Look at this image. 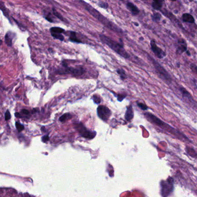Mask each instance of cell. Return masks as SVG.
I'll return each mask as SVG.
<instances>
[{
	"label": "cell",
	"mask_w": 197,
	"mask_h": 197,
	"mask_svg": "<svg viewBox=\"0 0 197 197\" xmlns=\"http://www.w3.org/2000/svg\"><path fill=\"white\" fill-rule=\"evenodd\" d=\"M81 2L83 4L85 9L95 18L97 19L104 26H105L108 29L115 32L122 33V30L119 27L116 26L112 22H110L109 20H108L104 16H103L99 12H98L96 9L93 8L92 6H91L90 5H89L88 4H87L84 1H81Z\"/></svg>",
	"instance_id": "cell-1"
},
{
	"label": "cell",
	"mask_w": 197,
	"mask_h": 197,
	"mask_svg": "<svg viewBox=\"0 0 197 197\" xmlns=\"http://www.w3.org/2000/svg\"><path fill=\"white\" fill-rule=\"evenodd\" d=\"M99 37L103 43H105V45H107L108 47H110L114 52L117 53L120 56L125 58H130V56L129 54L125 51V49L123 48V42L122 40H120V42L118 43L111 39L108 37L105 36V35L101 34L99 35Z\"/></svg>",
	"instance_id": "cell-2"
},
{
	"label": "cell",
	"mask_w": 197,
	"mask_h": 197,
	"mask_svg": "<svg viewBox=\"0 0 197 197\" xmlns=\"http://www.w3.org/2000/svg\"><path fill=\"white\" fill-rule=\"evenodd\" d=\"M161 195L163 197H167L173 191V184L171 178H168L165 181H162L161 183Z\"/></svg>",
	"instance_id": "cell-3"
},
{
	"label": "cell",
	"mask_w": 197,
	"mask_h": 197,
	"mask_svg": "<svg viewBox=\"0 0 197 197\" xmlns=\"http://www.w3.org/2000/svg\"><path fill=\"white\" fill-rule=\"evenodd\" d=\"M75 128H76V130L80 132L81 135L82 136L85 138L91 139L93 138L96 134L95 131H91L88 130L84 126V125L81 123H75Z\"/></svg>",
	"instance_id": "cell-4"
},
{
	"label": "cell",
	"mask_w": 197,
	"mask_h": 197,
	"mask_svg": "<svg viewBox=\"0 0 197 197\" xmlns=\"http://www.w3.org/2000/svg\"><path fill=\"white\" fill-rule=\"evenodd\" d=\"M97 113L99 118L105 121H107L111 115V111L110 109L104 105H100L98 106Z\"/></svg>",
	"instance_id": "cell-5"
},
{
	"label": "cell",
	"mask_w": 197,
	"mask_h": 197,
	"mask_svg": "<svg viewBox=\"0 0 197 197\" xmlns=\"http://www.w3.org/2000/svg\"><path fill=\"white\" fill-rule=\"evenodd\" d=\"M146 118L150 121V122H152V123L157 125L158 126H159L160 127H161L162 128H164V129H167V127H168L169 126H168V124H165L164 122H163V121H161L160 119L158 118L156 116H155V115L150 113H145L144 114Z\"/></svg>",
	"instance_id": "cell-6"
},
{
	"label": "cell",
	"mask_w": 197,
	"mask_h": 197,
	"mask_svg": "<svg viewBox=\"0 0 197 197\" xmlns=\"http://www.w3.org/2000/svg\"><path fill=\"white\" fill-rule=\"evenodd\" d=\"M152 61L153 62V64L155 67V69L158 72V74L160 75V76L164 79L165 80H170L171 79L170 75H168V74L167 72V71L165 70V69L160 66L158 62H156L155 60H153V58H151Z\"/></svg>",
	"instance_id": "cell-7"
},
{
	"label": "cell",
	"mask_w": 197,
	"mask_h": 197,
	"mask_svg": "<svg viewBox=\"0 0 197 197\" xmlns=\"http://www.w3.org/2000/svg\"><path fill=\"white\" fill-rule=\"evenodd\" d=\"M150 46L153 52L154 53V54L158 58H163L166 56L165 53L164 52L161 48L158 47L154 40H151Z\"/></svg>",
	"instance_id": "cell-8"
},
{
	"label": "cell",
	"mask_w": 197,
	"mask_h": 197,
	"mask_svg": "<svg viewBox=\"0 0 197 197\" xmlns=\"http://www.w3.org/2000/svg\"><path fill=\"white\" fill-rule=\"evenodd\" d=\"M64 73L65 74H72L76 76H80L82 75L85 70L82 67L79 68H73V67H69L68 66L65 67V69H64Z\"/></svg>",
	"instance_id": "cell-9"
},
{
	"label": "cell",
	"mask_w": 197,
	"mask_h": 197,
	"mask_svg": "<svg viewBox=\"0 0 197 197\" xmlns=\"http://www.w3.org/2000/svg\"><path fill=\"white\" fill-rule=\"evenodd\" d=\"M187 44L184 40L181 39L178 40V43L176 49V54H182L183 53L187 51Z\"/></svg>",
	"instance_id": "cell-10"
},
{
	"label": "cell",
	"mask_w": 197,
	"mask_h": 197,
	"mask_svg": "<svg viewBox=\"0 0 197 197\" xmlns=\"http://www.w3.org/2000/svg\"><path fill=\"white\" fill-rule=\"evenodd\" d=\"M126 6L129 11L132 13L133 15H137L138 13H140V10L137 8V6H135L134 4L130 2H128L126 4Z\"/></svg>",
	"instance_id": "cell-11"
},
{
	"label": "cell",
	"mask_w": 197,
	"mask_h": 197,
	"mask_svg": "<svg viewBox=\"0 0 197 197\" xmlns=\"http://www.w3.org/2000/svg\"><path fill=\"white\" fill-rule=\"evenodd\" d=\"M134 118V112L131 105H129L127 107L126 112L125 113V118L127 121H130Z\"/></svg>",
	"instance_id": "cell-12"
},
{
	"label": "cell",
	"mask_w": 197,
	"mask_h": 197,
	"mask_svg": "<svg viewBox=\"0 0 197 197\" xmlns=\"http://www.w3.org/2000/svg\"><path fill=\"white\" fill-rule=\"evenodd\" d=\"M14 34L12 32H8L5 37V40L6 45L8 46H11L12 45V40Z\"/></svg>",
	"instance_id": "cell-13"
},
{
	"label": "cell",
	"mask_w": 197,
	"mask_h": 197,
	"mask_svg": "<svg viewBox=\"0 0 197 197\" xmlns=\"http://www.w3.org/2000/svg\"><path fill=\"white\" fill-rule=\"evenodd\" d=\"M182 20L184 22L189 23H194V18L193 16L189 14V13H186L183 14L182 15Z\"/></svg>",
	"instance_id": "cell-14"
},
{
	"label": "cell",
	"mask_w": 197,
	"mask_h": 197,
	"mask_svg": "<svg viewBox=\"0 0 197 197\" xmlns=\"http://www.w3.org/2000/svg\"><path fill=\"white\" fill-rule=\"evenodd\" d=\"M163 2H164L163 1H160V0L154 1H153L152 4V6L155 10H157V11L160 10L163 6Z\"/></svg>",
	"instance_id": "cell-15"
},
{
	"label": "cell",
	"mask_w": 197,
	"mask_h": 197,
	"mask_svg": "<svg viewBox=\"0 0 197 197\" xmlns=\"http://www.w3.org/2000/svg\"><path fill=\"white\" fill-rule=\"evenodd\" d=\"M70 37H69V40L71 42L77 43H81V41L80 40H79L77 38V37H76V33L75 32H73V31L70 32Z\"/></svg>",
	"instance_id": "cell-16"
},
{
	"label": "cell",
	"mask_w": 197,
	"mask_h": 197,
	"mask_svg": "<svg viewBox=\"0 0 197 197\" xmlns=\"http://www.w3.org/2000/svg\"><path fill=\"white\" fill-rule=\"evenodd\" d=\"M50 32L51 34H61L62 33L65 32V30L60 28V27H52L50 28Z\"/></svg>",
	"instance_id": "cell-17"
},
{
	"label": "cell",
	"mask_w": 197,
	"mask_h": 197,
	"mask_svg": "<svg viewBox=\"0 0 197 197\" xmlns=\"http://www.w3.org/2000/svg\"><path fill=\"white\" fill-rule=\"evenodd\" d=\"M0 9L2 11V12L4 13V14L6 17H8V19H9V12H8V9L6 8V7H5V6L4 5V4H3V2H1V1H0Z\"/></svg>",
	"instance_id": "cell-18"
},
{
	"label": "cell",
	"mask_w": 197,
	"mask_h": 197,
	"mask_svg": "<svg viewBox=\"0 0 197 197\" xmlns=\"http://www.w3.org/2000/svg\"><path fill=\"white\" fill-rule=\"evenodd\" d=\"M72 116L71 114H70L69 113H65L63 115H62L59 118V120L62 123H64L66 120L72 118Z\"/></svg>",
	"instance_id": "cell-19"
},
{
	"label": "cell",
	"mask_w": 197,
	"mask_h": 197,
	"mask_svg": "<svg viewBox=\"0 0 197 197\" xmlns=\"http://www.w3.org/2000/svg\"><path fill=\"white\" fill-rule=\"evenodd\" d=\"M117 72L119 75L120 76V78L122 80H125L126 78V72L123 69H117Z\"/></svg>",
	"instance_id": "cell-20"
},
{
	"label": "cell",
	"mask_w": 197,
	"mask_h": 197,
	"mask_svg": "<svg viewBox=\"0 0 197 197\" xmlns=\"http://www.w3.org/2000/svg\"><path fill=\"white\" fill-rule=\"evenodd\" d=\"M54 38L57 40H59L61 41H63L64 40V37L62 34H51Z\"/></svg>",
	"instance_id": "cell-21"
},
{
	"label": "cell",
	"mask_w": 197,
	"mask_h": 197,
	"mask_svg": "<svg viewBox=\"0 0 197 197\" xmlns=\"http://www.w3.org/2000/svg\"><path fill=\"white\" fill-rule=\"evenodd\" d=\"M92 99L93 100V102L95 104H100L101 102V98H100V97L99 96L97 95H93Z\"/></svg>",
	"instance_id": "cell-22"
},
{
	"label": "cell",
	"mask_w": 197,
	"mask_h": 197,
	"mask_svg": "<svg viewBox=\"0 0 197 197\" xmlns=\"http://www.w3.org/2000/svg\"><path fill=\"white\" fill-rule=\"evenodd\" d=\"M161 14L159 13H155L153 14V15L152 16V19L153 21L157 22H159L160 20L161 19Z\"/></svg>",
	"instance_id": "cell-23"
},
{
	"label": "cell",
	"mask_w": 197,
	"mask_h": 197,
	"mask_svg": "<svg viewBox=\"0 0 197 197\" xmlns=\"http://www.w3.org/2000/svg\"><path fill=\"white\" fill-rule=\"evenodd\" d=\"M53 14L56 16L59 19H60L61 20L63 21V22H66L65 20L64 19V18L62 17V16L59 13H58L57 11H56L55 9H53Z\"/></svg>",
	"instance_id": "cell-24"
},
{
	"label": "cell",
	"mask_w": 197,
	"mask_h": 197,
	"mask_svg": "<svg viewBox=\"0 0 197 197\" xmlns=\"http://www.w3.org/2000/svg\"><path fill=\"white\" fill-rule=\"evenodd\" d=\"M16 127L17 130L19 132L23 131L24 129V127L23 125L20 124L19 122H16Z\"/></svg>",
	"instance_id": "cell-25"
},
{
	"label": "cell",
	"mask_w": 197,
	"mask_h": 197,
	"mask_svg": "<svg viewBox=\"0 0 197 197\" xmlns=\"http://www.w3.org/2000/svg\"><path fill=\"white\" fill-rule=\"evenodd\" d=\"M98 5L100 7H101L102 8H104V9H107L108 7V4L105 2H99L98 3Z\"/></svg>",
	"instance_id": "cell-26"
},
{
	"label": "cell",
	"mask_w": 197,
	"mask_h": 197,
	"mask_svg": "<svg viewBox=\"0 0 197 197\" xmlns=\"http://www.w3.org/2000/svg\"><path fill=\"white\" fill-rule=\"evenodd\" d=\"M126 95L125 94H118L117 95V98H118V100L119 101H122L126 97Z\"/></svg>",
	"instance_id": "cell-27"
},
{
	"label": "cell",
	"mask_w": 197,
	"mask_h": 197,
	"mask_svg": "<svg viewBox=\"0 0 197 197\" xmlns=\"http://www.w3.org/2000/svg\"><path fill=\"white\" fill-rule=\"evenodd\" d=\"M137 105L138 106L139 108H140L143 110H146L148 109V107L146 105H145V104H143V103H141V102L140 103H138Z\"/></svg>",
	"instance_id": "cell-28"
},
{
	"label": "cell",
	"mask_w": 197,
	"mask_h": 197,
	"mask_svg": "<svg viewBox=\"0 0 197 197\" xmlns=\"http://www.w3.org/2000/svg\"><path fill=\"white\" fill-rule=\"evenodd\" d=\"M11 118V115L10 112L9 111V110H7L5 113V120H8Z\"/></svg>",
	"instance_id": "cell-29"
},
{
	"label": "cell",
	"mask_w": 197,
	"mask_h": 197,
	"mask_svg": "<svg viewBox=\"0 0 197 197\" xmlns=\"http://www.w3.org/2000/svg\"><path fill=\"white\" fill-rule=\"evenodd\" d=\"M191 69H192L194 72H196L197 74V66H195L194 64H191Z\"/></svg>",
	"instance_id": "cell-30"
},
{
	"label": "cell",
	"mask_w": 197,
	"mask_h": 197,
	"mask_svg": "<svg viewBox=\"0 0 197 197\" xmlns=\"http://www.w3.org/2000/svg\"><path fill=\"white\" fill-rule=\"evenodd\" d=\"M49 136L48 135H46V136H44L43 138H42V141L43 142H46L49 141Z\"/></svg>",
	"instance_id": "cell-31"
},
{
	"label": "cell",
	"mask_w": 197,
	"mask_h": 197,
	"mask_svg": "<svg viewBox=\"0 0 197 197\" xmlns=\"http://www.w3.org/2000/svg\"><path fill=\"white\" fill-rule=\"evenodd\" d=\"M21 113H22L23 114L25 115H29V111H28V110H27V109H23V110H21Z\"/></svg>",
	"instance_id": "cell-32"
},
{
	"label": "cell",
	"mask_w": 197,
	"mask_h": 197,
	"mask_svg": "<svg viewBox=\"0 0 197 197\" xmlns=\"http://www.w3.org/2000/svg\"><path fill=\"white\" fill-rule=\"evenodd\" d=\"M45 18H46V19L47 20H48L50 22H53V19L50 17H49V16H46V17H45Z\"/></svg>",
	"instance_id": "cell-33"
},
{
	"label": "cell",
	"mask_w": 197,
	"mask_h": 197,
	"mask_svg": "<svg viewBox=\"0 0 197 197\" xmlns=\"http://www.w3.org/2000/svg\"><path fill=\"white\" fill-rule=\"evenodd\" d=\"M134 25H135V26H138V25L137 24V23H134Z\"/></svg>",
	"instance_id": "cell-34"
},
{
	"label": "cell",
	"mask_w": 197,
	"mask_h": 197,
	"mask_svg": "<svg viewBox=\"0 0 197 197\" xmlns=\"http://www.w3.org/2000/svg\"><path fill=\"white\" fill-rule=\"evenodd\" d=\"M187 54H188L189 56H190V52L188 51H187Z\"/></svg>",
	"instance_id": "cell-35"
},
{
	"label": "cell",
	"mask_w": 197,
	"mask_h": 197,
	"mask_svg": "<svg viewBox=\"0 0 197 197\" xmlns=\"http://www.w3.org/2000/svg\"><path fill=\"white\" fill-rule=\"evenodd\" d=\"M2 40H0V46L1 45V44H2Z\"/></svg>",
	"instance_id": "cell-36"
}]
</instances>
